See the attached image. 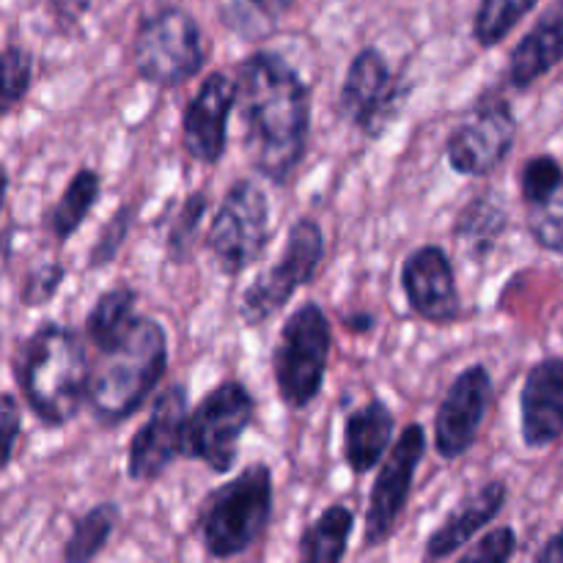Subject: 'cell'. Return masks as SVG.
I'll use <instances>...</instances> for the list:
<instances>
[{
    "mask_svg": "<svg viewBox=\"0 0 563 563\" xmlns=\"http://www.w3.org/2000/svg\"><path fill=\"white\" fill-rule=\"evenodd\" d=\"M66 280V267L60 262H42L22 278L20 302L25 308H42L55 300Z\"/></svg>",
    "mask_w": 563,
    "mask_h": 563,
    "instance_id": "cell-33",
    "label": "cell"
},
{
    "mask_svg": "<svg viewBox=\"0 0 563 563\" xmlns=\"http://www.w3.org/2000/svg\"><path fill=\"white\" fill-rule=\"evenodd\" d=\"M187 412H190V399L181 383L168 385L154 399L148 418L132 434L126 449V476L132 482H157L176 460H181Z\"/></svg>",
    "mask_w": 563,
    "mask_h": 563,
    "instance_id": "cell-14",
    "label": "cell"
},
{
    "mask_svg": "<svg viewBox=\"0 0 563 563\" xmlns=\"http://www.w3.org/2000/svg\"><path fill=\"white\" fill-rule=\"evenodd\" d=\"M121 509L113 500H104V504L91 506L86 515H80L71 526L69 539L64 544V553L60 559L66 563H88L97 559L104 548L113 539L115 528H119Z\"/></svg>",
    "mask_w": 563,
    "mask_h": 563,
    "instance_id": "cell-25",
    "label": "cell"
},
{
    "mask_svg": "<svg viewBox=\"0 0 563 563\" xmlns=\"http://www.w3.org/2000/svg\"><path fill=\"white\" fill-rule=\"evenodd\" d=\"M352 533H355V511L344 504H330L300 533L297 555L302 563H339L350 550Z\"/></svg>",
    "mask_w": 563,
    "mask_h": 563,
    "instance_id": "cell-23",
    "label": "cell"
},
{
    "mask_svg": "<svg viewBox=\"0 0 563 563\" xmlns=\"http://www.w3.org/2000/svg\"><path fill=\"white\" fill-rule=\"evenodd\" d=\"M526 225L531 240L537 242L542 251L563 256V179L553 192L537 203H528Z\"/></svg>",
    "mask_w": 563,
    "mask_h": 563,
    "instance_id": "cell-30",
    "label": "cell"
},
{
    "mask_svg": "<svg viewBox=\"0 0 563 563\" xmlns=\"http://www.w3.org/2000/svg\"><path fill=\"white\" fill-rule=\"evenodd\" d=\"M9 256H11V234H3L0 236V273H3L5 264H9Z\"/></svg>",
    "mask_w": 563,
    "mask_h": 563,
    "instance_id": "cell-38",
    "label": "cell"
},
{
    "mask_svg": "<svg viewBox=\"0 0 563 563\" xmlns=\"http://www.w3.org/2000/svg\"><path fill=\"white\" fill-rule=\"evenodd\" d=\"M493 399V374L484 363H471L456 374L434 412V449L445 462L460 460L478 443Z\"/></svg>",
    "mask_w": 563,
    "mask_h": 563,
    "instance_id": "cell-13",
    "label": "cell"
},
{
    "mask_svg": "<svg viewBox=\"0 0 563 563\" xmlns=\"http://www.w3.org/2000/svg\"><path fill=\"white\" fill-rule=\"evenodd\" d=\"M333 352V324L317 300L289 313L273 350V379L289 410H306L322 394Z\"/></svg>",
    "mask_w": 563,
    "mask_h": 563,
    "instance_id": "cell-5",
    "label": "cell"
},
{
    "mask_svg": "<svg viewBox=\"0 0 563 563\" xmlns=\"http://www.w3.org/2000/svg\"><path fill=\"white\" fill-rule=\"evenodd\" d=\"M253 418L256 396L251 388L240 379H223L187 412L181 456L201 462L214 473H231Z\"/></svg>",
    "mask_w": 563,
    "mask_h": 563,
    "instance_id": "cell-7",
    "label": "cell"
},
{
    "mask_svg": "<svg viewBox=\"0 0 563 563\" xmlns=\"http://www.w3.org/2000/svg\"><path fill=\"white\" fill-rule=\"evenodd\" d=\"M236 108V86L225 71L203 77L181 113V146L198 165H218L229 146V121Z\"/></svg>",
    "mask_w": 563,
    "mask_h": 563,
    "instance_id": "cell-16",
    "label": "cell"
},
{
    "mask_svg": "<svg viewBox=\"0 0 563 563\" xmlns=\"http://www.w3.org/2000/svg\"><path fill=\"white\" fill-rule=\"evenodd\" d=\"M344 324L352 330V333H368V330L374 328V317H368V313H357V317L344 319Z\"/></svg>",
    "mask_w": 563,
    "mask_h": 563,
    "instance_id": "cell-37",
    "label": "cell"
},
{
    "mask_svg": "<svg viewBox=\"0 0 563 563\" xmlns=\"http://www.w3.org/2000/svg\"><path fill=\"white\" fill-rule=\"evenodd\" d=\"M132 223H135V207H130V203H121V207L110 214V220L102 225V231H99L97 242L91 245L88 267L99 269V267H108V264H113L115 256L121 253V247H124L126 236H130Z\"/></svg>",
    "mask_w": 563,
    "mask_h": 563,
    "instance_id": "cell-31",
    "label": "cell"
},
{
    "mask_svg": "<svg viewBox=\"0 0 563 563\" xmlns=\"http://www.w3.org/2000/svg\"><path fill=\"white\" fill-rule=\"evenodd\" d=\"M517 143L515 108L504 97H487L451 130L445 141V163L454 174L478 179L509 159Z\"/></svg>",
    "mask_w": 563,
    "mask_h": 563,
    "instance_id": "cell-12",
    "label": "cell"
},
{
    "mask_svg": "<svg viewBox=\"0 0 563 563\" xmlns=\"http://www.w3.org/2000/svg\"><path fill=\"white\" fill-rule=\"evenodd\" d=\"M509 229V207L498 190H482L460 209L454 220V245L467 262H487Z\"/></svg>",
    "mask_w": 563,
    "mask_h": 563,
    "instance_id": "cell-21",
    "label": "cell"
},
{
    "mask_svg": "<svg viewBox=\"0 0 563 563\" xmlns=\"http://www.w3.org/2000/svg\"><path fill=\"white\" fill-rule=\"evenodd\" d=\"M207 212H209V196L203 190H192L190 196L181 201V207L176 209L174 214V223H170L168 229V236H165V251H168L170 262L181 264L190 258Z\"/></svg>",
    "mask_w": 563,
    "mask_h": 563,
    "instance_id": "cell-28",
    "label": "cell"
},
{
    "mask_svg": "<svg viewBox=\"0 0 563 563\" xmlns=\"http://www.w3.org/2000/svg\"><path fill=\"white\" fill-rule=\"evenodd\" d=\"M20 432H22L20 401H16L11 394H0V473L14 462Z\"/></svg>",
    "mask_w": 563,
    "mask_h": 563,
    "instance_id": "cell-35",
    "label": "cell"
},
{
    "mask_svg": "<svg viewBox=\"0 0 563 563\" xmlns=\"http://www.w3.org/2000/svg\"><path fill=\"white\" fill-rule=\"evenodd\" d=\"M137 317V291L132 286H113V289L102 291L97 297V302L91 306L86 317V333L88 344L104 350V346L113 344L115 339L126 333V328L132 324V319Z\"/></svg>",
    "mask_w": 563,
    "mask_h": 563,
    "instance_id": "cell-24",
    "label": "cell"
},
{
    "mask_svg": "<svg viewBox=\"0 0 563 563\" xmlns=\"http://www.w3.org/2000/svg\"><path fill=\"white\" fill-rule=\"evenodd\" d=\"M132 69L157 88H179L203 69L207 49L196 16L185 9H159L143 16L132 36Z\"/></svg>",
    "mask_w": 563,
    "mask_h": 563,
    "instance_id": "cell-6",
    "label": "cell"
},
{
    "mask_svg": "<svg viewBox=\"0 0 563 563\" xmlns=\"http://www.w3.org/2000/svg\"><path fill=\"white\" fill-rule=\"evenodd\" d=\"M506 498H509V487L500 478H489L487 484L465 495L429 533L423 544V561H445L462 553L504 511Z\"/></svg>",
    "mask_w": 563,
    "mask_h": 563,
    "instance_id": "cell-18",
    "label": "cell"
},
{
    "mask_svg": "<svg viewBox=\"0 0 563 563\" xmlns=\"http://www.w3.org/2000/svg\"><path fill=\"white\" fill-rule=\"evenodd\" d=\"M410 311L427 324L449 328L462 317V295L454 262L440 245H421L407 253L399 273Z\"/></svg>",
    "mask_w": 563,
    "mask_h": 563,
    "instance_id": "cell-15",
    "label": "cell"
},
{
    "mask_svg": "<svg viewBox=\"0 0 563 563\" xmlns=\"http://www.w3.org/2000/svg\"><path fill=\"white\" fill-rule=\"evenodd\" d=\"M324 262V231L319 220L297 218L286 231L284 253L269 269H264L240 297V319L247 328L267 324L300 286L317 278Z\"/></svg>",
    "mask_w": 563,
    "mask_h": 563,
    "instance_id": "cell-9",
    "label": "cell"
},
{
    "mask_svg": "<svg viewBox=\"0 0 563 563\" xmlns=\"http://www.w3.org/2000/svg\"><path fill=\"white\" fill-rule=\"evenodd\" d=\"M563 60V0H553L531 31L511 49L506 82L526 91Z\"/></svg>",
    "mask_w": 563,
    "mask_h": 563,
    "instance_id": "cell-19",
    "label": "cell"
},
{
    "mask_svg": "<svg viewBox=\"0 0 563 563\" xmlns=\"http://www.w3.org/2000/svg\"><path fill=\"white\" fill-rule=\"evenodd\" d=\"M33 86V55L25 47L0 49V119L20 108Z\"/></svg>",
    "mask_w": 563,
    "mask_h": 563,
    "instance_id": "cell-29",
    "label": "cell"
},
{
    "mask_svg": "<svg viewBox=\"0 0 563 563\" xmlns=\"http://www.w3.org/2000/svg\"><path fill=\"white\" fill-rule=\"evenodd\" d=\"M410 86L388 64L379 47L357 49L346 66L339 91V110L352 130L377 141L394 126L405 110Z\"/></svg>",
    "mask_w": 563,
    "mask_h": 563,
    "instance_id": "cell-10",
    "label": "cell"
},
{
    "mask_svg": "<svg viewBox=\"0 0 563 563\" xmlns=\"http://www.w3.org/2000/svg\"><path fill=\"white\" fill-rule=\"evenodd\" d=\"M563 179V165L553 154H537V157L526 159L520 168V198L522 203L542 201L548 192H553Z\"/></svg>",
    "mask_w": 563,
    "mask_h": 563,
    "instance_id": "cell-32",
    "label": "cell"
},
{
    "mask_svg": "<svg viewBox=\"0 0 563 563\" xmlns=\"http://www.w3.org/2000/svg\"><path fill=\"white\" fill-rule=\"evenodd\" d=\"M396 416L383 399H368L344 418V462L355 476H366L394 445Z\"/></svg>",
    "mask_w": 563,
    "mask_h": 563,
    "instance_id": "cell-20",
    "label": "cell"
},
{
    "mask_svg": "<svg viewBox=\"0 0 563 563\" xmlns=\"http://www.w3.org/2000/svg\"><path fill=\"white\" fill-rule=\"evenodd\" d=\"M168 372V330L137 313L126 333L99 350L88 374L86 407L104 429L130 421Z\"/></svg>",
    "mask_w": 563,
    "mask_h": 563,
    "instance_id": "cell-3",
    "label": "cell"
},
{
    "mask_svg": "<svg viewBox=\"0 0 563 563\" xmlns=\"http://www.w3.org/2000/svg\"><path fill=\"white\" fill-rule=\"evenodd\" d=\"M297 0H225L223 22L242 38H267Z\"/></svg>",
    "mask_w": 563,
    "mask_h": 563,
    "instance_id": "cell-27",
    "label": "cell"
},
{
    "mask_svg": "<svg viewBox=\"0 0 563 563\" xmlns=\"http://www.w3.org/2000/svg\"><path fill=\"white\" fill-rule=\"evenodd\" d=\"M99 198H102V174L97 168H77L75 176L66 181L58 201L49 207L47 220H44L53 240L60 242V245L69 242L80 231V225L86 223L88 214L93 212Z\"/></svg>",
    "mask_w": 563,
    "mask_h": 563,
    "instance_id": "cell-22",
    "label": "cell"
},
{
    "mask_svg": "<svg viewBox=\"0 0 563 563\" xmlns=\"http://www.w3.org/2000/svg\"><path fill=\"white\" fill-rule=\"evenodd\" d=\"M429 438L423 423L412 421L401 429L399 438L388 449L385 460L379 462V473L374 476L372 493L366 506V528H363V548L377 550L390 539L399 526L407 504H410L416 473L427 456Z\"/></svg>",
    "mask_w": 563,
    "mask_h": 563,
    "instance_id": "cell-11",
    "label": "cell"
},
{
    "mask_svg": "<svg viewBox=\"0 0 563 563\" xmlns=\"http://www.w3.org/2000/svg\"><path fill=\"white\" fill-rule=\"evenodd\" d=\"M234 86L247 163L273 185H289L311 137V88L300 69L273 49L245 55Z\"/></svg>",
    "mask_w": 563,
    "mask_h": 563,
    "instance_id": "cell-1",
    "label": "cell"
},
{
    "mask_svg": "<svg viewBox=\"0 0 563 563\" xmlns=\"http://www.w3.org/2000/svg\"><path fill=\"white\" fill-rule=\"evenodd\" d=\"M273 509V471L264 462H253L234 478L207 493L198 506L196 531L203 553L214 561L245 555L267 533Z\"/></svg>",
    "mask_w": 563,
    "mask_h": 563,
    "instance_id": "cell-4",
    "label": "cell"
},
{
    "mask_svg": "<svg viewBox=\"0 0 563 563\" xmlns=\"http://www.w3.org/2000/svg\"><path fill=\"white\" fill-rule=\"evenodd\" d=\"M539 563H563V531L550 537L544 548L537 553Z\"/></svg>",
    "mask_w": 563,
    "mask_h": 563,
    "instance_id": "cell-36",
    "label": "cell"
},
{
    "mask_svg": "<svg viewBox=\"0 0 563 563\" xmlns=\"http://www.w3.org/2000/svg\"><path fill=\"white\" fill-rule=\"evenodd\" d=\"M273 240L269 225V198L253 179H236L220 198L207 229L209 258L220 275L236 278L251 269Z\"/></svg>",
    "mask_w": 563,
    "mask_h": 563,
    "instance_id": "cell-8",
    "label": "cell"
},
{
    "mask_svg": "<svg viewBox=\"0 0 563 563\" xmlns=\"http://www.w3.org/2000/svg\"><path fill=\"white\" fill-rule=\"evenodd\" d=\"M16 388L27 410L49 429H60L80 416L86 405L88 363L82 335L60 322H42L14 352Z\"/></svg>",
    "mask_w": 563,
    "mask_h": 563,
    "instance_id": "cell-2",
    "label": "cell"
},
{
    "mask_svg": "<svg viewBox=\"0 0 563 563\" xmlns=\"http://www.w3.org/2000/svg\"><path fill=\"white\" fill-rule=\"evenodd\" d=\"M5 196H9V170H5L3 159H0V212H3Z\"/></svg>",
    "mask_w": 563,
    "mask_h": 563,
    "instance_id": "cell-39",
    "label": "cell"
},
{
    "mask_svg": "<svg viewBox=\"0 0 563 563\" xmlns=\"http://www.w3.org/2000/svg\"><path fill=\"white\" fill-rule=\"evenodd\" d=\"M539 0H482L473 14V42L484 49H493L531 14Z\"/></svg>",
    "mask_w": 563,
    "mask_h": 563,
    "instance_id": "cell-26",
    "label": "cell"
},
{
    "mask_svg": "<svg viewBox=\"0 0 563 563\" xmlns=\"http://www.w3.org/2000/svg\"><path fill=\"white\" fill-rule=\"evenodd\" d=\"M520 432L533 451L548 449L563 434V357H544L528 368L520 390Z\"/></svg>",
    "mask_w": 563,
    "mask_h": 563,
    "instance_id": "cell-17",
    "label": "cell"
},
{
    "mask_svg": "<svg viewBox=\"0 0 563 563\" xmlns=\"http://www.w3.org/2000/svg\"><path fill=\"white\" fill-rule=\"evenodd\" d=\"M517 553V533L511 526L493 528L478 542L467 544L460 555L462 563H506Z\"/></svg>",
    "mask_w": 563,
    "mask_h": 563,
    "instance_id": "cell-34",
    "label": "cell"
}]
</instances>
